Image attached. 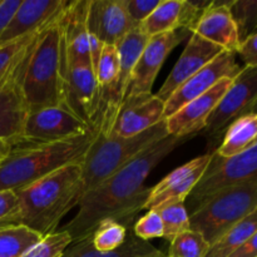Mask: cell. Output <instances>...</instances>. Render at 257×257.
Masks as SVG:
<instances>
[{
  "label": "cell",
  "mask_w": 257,
  "mask_h": 257,
  "mask_svg": "<svg viewBox=\"0 0 257 257\" xmlns=\"http://www.w3.org/2000/svg\"><path fill=\"white\" fill-rule=\"evenodd\" d=\"M191 138L193 137L167 136L143 150L124 167L88 192L78 206L77 215L62 231L69 233L74 243L89 237L107 218L131 227L150 195L151 188L145 186L146 178L162 160Z\"/></svg>",
  "instance_id": "6da1fadb"
},
{
  "label": "cell",
  "mask_w": 257,
  "mask_h": 257,
  "mask_svg": "<svg viewBox=\"0 0 257 257\" xmlns=\"http://www.w3.org/2000/svg\"><path fill=\"white\" fill-rule=\"evenodd\" d=\"M17 210L0 221V227L25 226L43 237L55 232L60 220L83 198L82 162L50 173L17 191Z\"/></svg>",
  "instance_id": "7a4b0ae2"
},
{
  "label": "cell",
  "mask_w": 257,
  "mask_h": 257,
  "mask_svg": "<svg viewBox=\"0 0 257 257\" xmlns=\"http://www.w3.org/2000/svg\"><path fill=\"white\" fill-rule=\"evenodd\" d=\"M63 9L43 28L30 49L23 79V93L29 112L63 107V87L68 64L60 24Z\"/></svg>",
  "instance_id": "3957f363"
},
{
  "label": "cell",
  "mask_w": 257,
  "mask_h": 257,
  "mask_svg": "<svg viewBox=\"0 0 257 257\" xmlns=\"http://www.w3.org/2000/svg\"><path fill=\"white\" fill-rule=\"evenodd\" d=\"M95 133L94 128L82 137L63 142L13 145L0 162V191L17 192L65 166L83 162Z\"/></svg>",
  "instance_id": "277c9868"
},
{
  "label": "cell",
  "mask_w": 257,
  "mask_h": 257,
  "mask_svg": "<svg viewBox=\"0 0 257 257\" xmlns=\"http://www.w3.org/2000/svg\"><path fill=\"white\" fill-rule=\"evenodd\" d=\"M95 137L82 162L83 197L124 167L143 150L168 135L166 119L141 135L122 138L110 132L95 130Z\"/></svg>",
  "instance_id": "5b68a950"
},
{
  "label": "cell",
  "mask_w": 257,
  "mask_h": 257,
  "mask_svg": "<svg viewBox=\"0 0 257 257\" xmlns=\"http://www.w3.org/2000/svg\"><path fill=\"white\" fill-rule=\"evenodd\" d=\"M256 208L257 180H252L210 196L190 213V227L200 232L211 246Z\"/></svg>",
  "instance_id": "8992f818"
},
{
  "label": "cell",
  "mask_w": 257,
  "mask_h": 257,
  "mask_svg": "<svg viewBox=\"0 0 257 257\" xmlns=\"http://www.w3.org/2000/svg\"><path fill=\"white\" fill-rule=\"evenodd\" d=\"M257 180V141L237 156L222 158L213 151L202 178L185 201L188 213L216 192Z\"/></svg>",
  "instance_id": "52a82bcc"
},
{
  "label": "cell",
  "mask_w": 257,
  "mask_h": 257,
  "mask_svg": "<svg viewBox=\"0 0 257 257\" xmlns=\"http://www.w3.org/2000/svg\"><path fill=\"white\" fill-rule=\"evenodd\" d=\"M256 99L257 67H243L240 74L232 80L201 133L210 140L211 145L215 143V140L222 137L233 120L247 113Z\"/></svg>",
  "instance_id": "ba28073f"
},
{
  "label": "cell",
  "mask_w": 257,
  "mask_h": 257,
  "mask_svg": "<svg viewBox=\"0 0 257 257\" xmlns=\"http://www.w3.org/2000/svg\"><path fill=\"white\" fill-rule=\"evenodd\" d=\"M90 125L64 107H49L28 114L22 142L55 143L82 137L93 131Z\"/></svg>",
  "instance_id": "9c48e42d"
},
{
  "label": "cell",
  "mask_w": 257,
  "mask_h": 257,
  "mask_svg": "<svg viewBox=\"0 0 257 257\" xmlns=\"http://www.w3.org/2000/svg\"><path fill=\"white\" fill-rule=\"evenodd\" d=\"M33 44L19 64L0 79V140L13 145L22 142L25 120L29 114L23 93V79Z\"/></svg>",
  "instance_id": "30bf717a"
},
{
  "label": "cell",
  "mask_w": 257,
  "mask_h": 257,
  "mask_svg": "<svg viewBox=\"0 0 257 257\" xmlns=\"http://www.w3.org/2000/svg\"><path fill=\"white\" fill-rule=\"evenodd\" d=\"M63 107L94 128L100 108V87L90 65L67 64Z\"/></svg>",
  "instance_id": "8fae6325"
},
{
  "label": "cell",
  "mask_w": 257,
  "mask_h": 257,
  "mask_svg": "<svg viewBox=\"0 0 257 257\" xmlns=\"http://www.w3.org/2000/svg\"><path fill=\"white\" fill-rule=\"evenodd\" d=\"M236 53L222 52L195 75L186 80L165 103V119L175 114L187 103L201 97L223 78H236L243 67L236 62Z\"/></svg>",
  "instance_id": "7c38bea8"
},
{
  "label": "cell",
  "mask_w": 257,
  "mask_h": 257,
  "mask_svg": "<svg viewBox=\"0 0 257 257\" xmlns=\"http://www.w3.org/2000/svg\"><path fill=\"white\" fill-rule=\"evenodd\" d=\"M187 33L188 30L181 29L150 38L142 55L133 68L125 97L152 93L151 90L166 58L187 37Z\"/></svg>",
  "instance_id": "4fadbf2b"
},
{
  "label": "cell",
  "mask_w": 257,
  "mask_h": 257,
  "mask_svg": "<svg viewBox=\"0 0 257 257\" xmlns=\"http://www.w3.org/2000/svg\"><path fill=\"white\" fill-rule=\"evenodd\" d=\"M211 153L193 158L190 162L166 176L155 187H151L143 210L150 211L167 203L185 202L198 181L202 178L211 160Z\"/></svg>",
  "instance_id": "5bb4252c"
},
{
  "label": "cell",
  "mask_w": 257,
  "mask_h": 257,
  "mask_svg": "<svg viewBox=\"0 0 257 257\" xmlns=\"http://www.w3.org/2000/svg\"><path fill=\"white\" fill-rule=\"evenodd\" d=\"M163 119L165 102L157 95H128L120 104L110 133L122 138L135 137Z\"/></svg>",
  "instance_id": "9a60e30c"
},
{
  "label": "cell",
  "mask_w": 257,
  "mask_h": 257,
  "mask_svg": "<svg viewBox=\"0 0 257 257\" xmlns=\"http://www.w3.org/2000/svg\"><path fill=\"white\" fill-rule=\"evenodd\" d=\"M233 79L223 78L205 94L187 103L178 112L168 117L166 119L168 135L175 137H195L202 132L207 119L227 92Z\"/></svg>",
  "instance_id": "2e32d148"
},
{
  "label": "cell",
  "mask_w": 257,
  "mask_h": 257,
  "mask_svg": "<svg viewBox=\"0 0 257 257\" xmlns=\"http://www.w3.org/2000/svg\"><path fill=\"white\" fill-rule=\"evenodd\" d=\"M87 25L88 33L107 45H117L138 27L131 19L124 0H89Z\"/></svg>",
  "instance_id": "e0dca14e"
},
{
  "label": "cell",
  "mask_w": 257,
  "mask_h": 257,
  "mask_svg": "<svg viewBox=\"0 0 257 257\" xmlns=\"http://www.w3.org/2000/svg\"><path fill=\"white\" fill-rule=\"evenodd\" d=\"M222 52L225 50L192 33L180 59L156 95L166 103L168 98L177 90V88H180L186 80L200 72Z\"/></svg>",
  "instance_id": "ac0fdd59"
},
{
  "label": "cell",
  "mask_w": 257,
  "mask_h": 257,
  "mask_svg": "<svg viewBox=\"0 0 257 257\" xmlns=\"http://www.w3.org/2000/svg\"><path fill=\"white\" fill-rule=\"evenodd\" d=\"M88 8L89 0L68 2L60 15L68 64H85L92 67L87 25Z\"/></svg>",
  "instance_id": "d6986e66"
},
{
  "label": "cell",
  "mask_w": 257,
  "mask_h": 257,
  "mask_svg": "<svg viewBox=\"0 0 257 257\" xmlns=\"http://www.w3.org/2000/svg\"><path fill=\"white\" fill-rule=\"evenodd\" d=\"M203 12L205 10L198 9L192 0H161L158 7L140 27L150 38L181 29L193 32Z\"/></svg>",
  "instance_id": "ffe728a7"
},
{
  "label": "cell",
  "mask_w": 257,
  "mask_h": 257,
  "mask_svg": "<svg viewBox=\"0 0 257 257\" xmlns=\"http://www.w3.org/2000/svg\"><path fill=\"white\" fill-rule=\"evenodd\" d=\"M231 0H216L202 13L192 33L213 43L225 52L236 53L241 43L237 28L230 12Z\"/></svg>",
  "instance_id": "44dd1931"
},
{
  "label": "cell",
  "mask_w": 257,
  "mask_h": 257,
  "mask_svg": "<svg viewBox=\"0 0 257 257\" xmlns=\"http://www.w3.org/2000/svg\"><path fill=\"white\" fill-rule=\"evenodd\" d=\"M67 3L64 0H22L9 25L0 37V44L19 39L42 29Z\"/></svg>",
  "instance_id": "7402d4cb"
},
{
  "label": "cell",
  "mask_w": 257,
  "mask_h": 257,
  "mask_svg": "<svg viewBox=\"0 0 257 257\" xmlns=\"http://www.w3.org/2000/svg\"><path fill=\"white\" fill-rule=\"evenodd\" d=\"M62 257H166L150 241L136 237L132 230L128 232L124 243L112 251H98L93 247L89 237L70 243Z\"/></svg>",
  "instance_id": "603a6c76"
},
{
  "label": "cell",
  "mask_w": 257,
  "mask_h": 257,
  "mask_svg": "<svg viewBox=\"0 0 257 257\" xmlns=\"http://www.w3.org/2000/svg\"><path fill=\"white\" fill-rule=\"evenodd\" d=\"M257 141V113H247L233 120L215 151L220 157L230 158L247 150Z\"/></svg>",
  "instance_id": "cb8c5ba5"
},
{
  "label": "cell",
  "mask_w": 257,
  "mask_h": 257,
  "mask_svg": "<svg viewBox=\"0 0 257 257\" xmlns=\"http://www.w3.org/2000/svg\"><path fill=\"white\" fill-rule=\"evenodd\" d=\"M257 231V211L233 226L210 246L205 257H230Z\"/></svg>",
  "instance_id": "d4e9b609"
},
{
  "label": "cell",
  "mask_w": 257,
  "mask_h": 257,
  "mask_svg": "<svg viewBox=\"0 0 257 257\" xmlns=\"http://www.w3.org/2000/svg\"><path fill=\"white\" fill-rule=\"evenodd\" d=\"M43 236L25 226L0 227V257H22Z\"/></svg>",
  "instance_id": "484cf974"
},
{
  "label": "cell",
  "mask_w": 257,
  "mask_h": 257,
  "mask_svg": "<svg viewBox=\"0 0 257 257\" xmlns=\"http://www.w3.org/2000/svg\"><path fill=\"white\" fill-rule=\"evenodd\" d=\"M130 227L118 221L107 218L95 227L90 235L92 245L98 251H112L120 247L127 238Z\"/></svg>",
  "instance_id": "4316f807"
},
{
  "label": "cell",
  "mask_w": 257,
  "mask_h": 257,
  "mask_svg": "<svg viewBox=\"0 0 257 257\" xmlns=\"http://www.w3.org/2000/svg\"><path fill=\"white\" fill-rule=\"evenodd\" d=\"M155 210L160 213L162 220L163 237L170 242L176 236L191 230L190 213L187 212L185 202L167 203Z\"/></svg>",
  "instance_id": "83f0119b"
},
{
  "label": "cell",
  "mask_w": 257,
  "mask_h": 257,
  "mask_svg": "<svg viewBox=\"0 0 257 257\" xmlns=\"http://www.w3.org/2000/svg\"><path fill=\"white\" fill-rule=\"evenodd\" d=\"M230 12L240 43L257 34V0H231Z\"/></svg>",
  "instance_id": "f1b7e54d"
},
{
  "label": "cell",
  "mask_w": 257,
  "mask_h": 257,
  "mask_svg": "<svg viewBox=\"0 0 257 257\" xmlns=\"http://www.w3.org/2000/svg\"><path fill=\"white\" fill-rule=\"evenodd\" d=\"M43 28L37 30V32L25 35V37L19 38V39L0 44V79L5 77L13 68H15L19 64V62L27 54L30 45L37 39V37L42 32Z\"/></svg>",
  "instance_id": "f546056e"
},
{
  "label": "cell",
  "mask_w": 257,
  "mask_h": 257,
  "mask_svg": "<svg viewBox=\"0 0 257 257\" xmlns=\"http://www.w3.org/2000/svg\"><path fill=\"white\" fill-rule=\"evenodd\" d=\"M210 243L200 232L188 230L170 242L167 257H205Z\"/></svg>",
  "instance_id": "4dcf8cb0"
},
{
  "label": "cell",
  "mask_w": 257,
  "mask_h": 257,
  "mask_svg": "<svg viewBox=\"0 0 257 257\" xmlns=\"http://www.w3.org/2000/svg\"><path fill=\"white\" fill-rule=\"evenodd\" d=\"M94 74L100 89H112L114 87L119 75V54L115 45L104 44Z\"/></svg>",
  "instance_id": "1f68e13d"
},
{
  "label": "cell",
  "mask_w": 257,
  "mask_h": 257,
  "mask_svg": "<svg viewBox=\"0 0 257 257\" xmlns=\"http://www.w3.org/2000/svg\"><path fill=\"white\" fill-rule=\"evenodd\" d=\"M72 242L69 233L62 230L55 231L50 235L44 236L22 257H62Z\"/></svg>",
  "instance_id": "d6a6232c"
},
{
  "label": "cell",
  "mask_w": 257,
  "mask_h": 257,
  "mask_svg": "<svg viewBox=\"0 0 257 257\" xmlns=\"http://www.w3.org/2000/svg\"><path fill=\"white\" fill-rule=\"evenodd\" d=\"M132 231L136 237L145 241L163 237V225L160 213L156 210L147 211L145 216L133 223Z\"/></svg>",
  "instance_id": "836d02e7"
},
{
  "label": "cell",
  "mask_w": 257,
  "mask_h": 257,
  "mask_svg": "<svg viewBox=\"0 0 257 257\" xmlns=\"http://www.w3.org/2000/svg\"><path fill=\"white\" fill-rule=\"evenodd\" d=\"M161 0H124L125 8L131 19L141 25L158 7Z\"/></svg>",
  "instance_id": "e575fe53"
},
{
  "label": "cell",
  "mask_w": 257,
  "mask_h": 257,
  "mask_svg": "<svg viewBox=\"0 0 257 257\" xmlns=\"http://www.w3.org/2000/svg\"><path fill=\"white\" fill-rule=\"evenodd\" d=\"M237 54L243 62V67H257V34L241 43Z\"/></svg>",
  "instance_id": "d590c367"
},
{
  "label": "cell",
  "mask_w": 257,
  "mask_h": 257,
  "mask_svg": "<svg viewBox=\"0 0 257 257\" xmlns=\"http://www.w3.org/2000/svg\"><path fill=\"white\" fill-rule=\"evenodd\" d=\"M22 0H0V37L9 25Z\"/></svg>",
  "instance_id": "8d00e7d4"
},
{
  "label": "cell",
  "mask_w": 257,
  "mask_h": 257,
  "mask_svg": "<svg viewBox=\"0 0 257 257\" xmlns=\"http://www.w3.org/2000/svg\"><path fill=\"white\" fill-rule=\"evenodd\" d=\"M18 207V196L14 191H0V221L12 215Z\"/></svg>",
  "instance_id": "74e56055"
},
{
  "label": "cell",
  "mask_w": 257,
  "mask_h": 257,
  "mask_svg": "<svg viewBox=\"0 0 257 257\" xmlns=\"http://www.w3.org/2000/svg\"><path fill=\"white\" fill-rule=\"evenodd\" d=\"M103 47H104V43L102 40L98 39L95 35L89 34V55L93 72H95V69H97V65L99 63L100 55L103 52Z\"/></svg>",
  "instance_id": "f35d334b"
},
{
  "label": "cell",
  "mask_w": 257,
  "mask_h": 257,
  "mask_svg": "<svg viewBox=\"0 0 257 257\" xmlns=\"http://www.w3.org/2000/svg\"><path fill=\"white\" fill-rule=\"evenodd\" d=\"M230 257H257V231Z\"/></svg>",
  "instance_id": "ab89813d"
},
{
  "label": "cell",
  "mask_w": 257,
  "mask_h": 257,
  "mask_svg": "<svg viewBox=\"0 0 257 257\" xmlns=\"http://www.w3.org/2000/svg\"><path fill=\"white\" fill-rule=\"evenodd\" d=\"M12 148H13V143L8 142V141H4V140H0V162L7 157L8 153L10 152Z\"/></svg>",
  "instance_id": "60d3db41"
},
{
  "label": "cell",
  "mask_w": 257,
  "mask_h": 257,
  "mask_svg": "<svg viewBox=\"0 0 257 257\" xmlns=\"http://www.w3.org/2000/svg\"><path fill=\"white\" fill-rule=\"evenodd\" d=\"M247 113H257V99H256V102L253 103L250 108H248ZM247 113H246V114H247Z\"/></svg>",
  "instance_id": "b9f144b4"
},
{
  "label": "cell",
  "mask_w": 257,
  "mask_h": 257,
  "mask_svg": "<svg viewBox=\"0 0 257 257\" xmlns=\"http://www.w3.org/2000/svg\"><path fill=\"white\" fill-rule=\"evenodd\" d=\"M256 211H257V208H256Z\"/></svg>",
  "instance_id": "7bdbcfd3"
},
{
  "label": "cell",
  "mask_w": 257,
  "mask_h": 257,
  "mask_svg": "<svg viewBox=\"0 0 257 257\" xmlns=\"http://www.w3.org/2000/svg\"><path fill=\"white\" fill-rule=\"evenodd\" d=\"M166 257H167V256H166Z\"/></svg>",
  "instance_id": "ee69618b"
}]
</instances>
